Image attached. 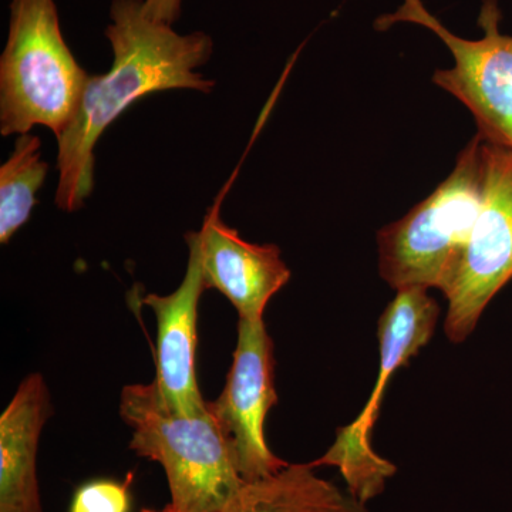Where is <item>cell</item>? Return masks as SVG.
Wrapping results in <instances>:
<instances>
[{
	"instance_id": "cell-15",
	"label": "cell",
	"mask_w": 512,
	"mask_h": 512,
	"mask_svg": "<svg viewBox=\"0 0 512 512\" xmlns=\"http://www.w3.org/2000/svg\"><path fill=\"white\" fill-rule=\"evenodd\" d=\"M148 18L173 26L181 13V0H144Z\"/></svg>"
},
{
	"instance_id": "cell-10",
	"label": "cell",
	"mask_w": 512,
	"mask_h": 512,
	"mask_svg": "<svg viewBox=\"0 0 512 512\" xmlns=\"http://www.w3.org/2000/svg\"><path fill=\"white\" fill-rule=\"evenodd\" d=\"M200 252L205 286L217 289L235 306L241 319H262L266 305L281 291L291 271L272 244H252L210 208L200 231L190 232Z\"/></svg>"
},
{
	"instance_id": "cell-9",
	"label": "cell",
	"mask_w": 512,
	"mask_h": 512,
	"mask_svg": "<svg viewBox=\"0 0 512 512\" xmlns=\"http://www.w3.org/2000/svg\"><path fill=\"white\" fill-rule=\"evenodd\" d=\"M187 272L177 291L167 296L148 293L141 299L157 318L156 384L160 399L171 412L201 416L208 406L198 387L195 373L198 305L207 289L200 252L188 232Z\"/></svg>"
},
{
	"instance_id": "cell-12",
	"label": "cell",
	"mask_w": 512,
	"mask_h": 512,
	"mask_svg": "<svg viewBox=\"0 0 512 512\" xmlns=\"http://www.w3.org/2000/svg\"><path fill=\"white\" fill-rule=\"evenodd\" d=\"M311 464H288L272 476L245 481L217 512H370L348 490L320 478Z\"/></svg>"
},
{
	"instance_id": "cell-14",
	"label": "cell",
	"mask_w": 512,
	"mask_h": 512,
	"mask_svg": "<svg viewBox=\"0 0 512 512\" xmlns=\"http://www.w3.org/2000/svg\"><path fill=\"white\" fill-rule=\"evenodd\" d=\"M131 483V473L124 481L111 478L89 481L73 494L69 512H131Z\"/></svg>"
},
{
	"instance_id": "cell-2",
	"label": "cell",
	"mask_w": 512,
	"mask_h": 512,
	"mask_svg": "<svg viewBox=\"0 0 512 512\" xmlns=\"http://www.w3.org/2000/svg\"><path fill=\"white\" fill-rule=\"evenodd\" d=\"M120 416L133 430L131 450L164 468L171 501L163 512H217L245 484L210 409L183 416L165 406L156 384H128Z\"/></svg>"
},
{
	"instance_id": "cell-8",
	"label": "cell",
	"mask_w": 512,
	"mask_h": 512,
	"mask_svg": "<svg viewBox=\"0 0 512 512\" xmlns=\"http://www.w3.org/2000/svg\"><path fill=\"white\" fill-rule=\"evenodd\" d=\"M278 403L274 384V343L264 319H241L227 383L215 402H207L228 440L239 476L255 481L284 470L265 440L264 424Z\"/></svg>"
},
{
	"instance_id": "cell-6",
	"label": "cell",
	"mask_w": 512,
	"mask_h": 512,
	"mask_svg": "<svg viewBox=\"0 0 512 512\" xmlns=\"http://www.w3.org/2000/svg\"><path fill=\"white\" fill-rule=\"evenodd\" d=\"M498 0H483L478 28L480 39H464L451 33L421 0H404L394 13L376 20V29L396 23H414L431 30L453 56L450 69L436 70L433 83L456 97L470 111L483 140L512 150V36L501 32Z\"/></svg>"
},
{
	"instance_id": "cell-13",
	"label": "cell",
	"mask_w": 512,
	"mask_h": 512,
	"mask_svg": "<svg viewBox=\"0 0 512 512\" xmlns=\"http://www.w3.org/2000/svg\"><path fill=\"white\" fill-rule=\"evenodd\" d=\"M42 141L33 134L16 138L15 150L0 167V242L8 244L32 215L35 194L45 184L49 165L40 156Z\"/></svg>"
},
{
	"instance_id": "cell-1",
	"label": "cell",
	"mask_w": 512,
	"mask_h": 512,
	"mask_svg": "<svg viewBox=\"0 0 512 512\" xmlns=\"http://www.w3.org/2000/svg\"><path fill=\"white\" fill-rule=\"evenodd\" d=\"M106 37L113 49L107 73L89 77L82 104L57 137L59 185L56 205L83 207L94 184V147L101 134L137 100L165 90L211 93L214 82L195 72L211 59L207 33L180 35L173 26L148 18L144 0H113Z\"/></svg>"
},
{
	"instance_id": "cell-5",
	"label": "cell",
	"mask_w": 512,
	"mask_h": 512,
	"mask_svg": "<svg viewBox=\"0 0 512 512\" xmlns=\"http://www.w3.org/2000/svg\"><path fill=\"white\" fill-rule=\"evenodd\" d=\"M440 308L429 289L396 291L379 320V375L363 412L336 434L335 443L312 467H336L348 485V491L363 504L379 497L397 468L376 453L372 444L373 427L380 404L394 373L406 366L424 346L429 345L439 320Z\"/></svg>"
},
{
	"instance_id": "cell-3",
	"label": "cell",
	"mask_w": 512,
	"mask_h": 512,
	"mask_svg": "<svg viewBox=\"0 0 512 512\" xmlns=\"http://www.w3.org/2000/svg\"><path fill=\"white\" fill-rule=\"evenodd\" d=\"M89 77L64 40L55 0H12L0 57L2 136L45 126L59 137L79 111Z\"/></svg>"
},
{
	"instance_id": "cell-7",
	"label": "cell",
	"mask_w": 512,
	"mask_h": 512,
	"mask_svg": "<svg viewBox=\"0 0 512 512\" xmlns=\"http://www.w3.org/2000/svg\"><path fill=\"white\" fill-rule=\"evenodd\" d=\"M483 205L444 296V332L464 342L495 295L512 279V150L483 140Z\"/></svg>"
},
{
	"instance_id": "cell-11",
	"label": "cell",
	"mask_w": 512,
	"mask_h": 512,
	"mask_svg": "<svg viewBox=\"0 0 512 512\" xmlns=\"http://www.w3.org/2000/svg\"><path fill=\"white\" fill-rule=\"evenodd\" d=\"M52 413L43 376L26 377L0 417V512H43L36 460Z\"/></svg>"
},
{
	"instance_id": "cell-4",
	"label": "cell",
	"mask_w": 512,
	"mask_h": 512,
	"mask_svg": "<svg viewBox=\"0 0 512 512\" xmlns=\"http://www.w3.org/2000/svg\"><path fill=\"white\" fill-rule=\"evenodd\" d=\"M484 195L483 138L461 150L453 173L403 218L380 229V276L394 291L444 292L456 274Z\"/></svg>"
}]
</instances>
